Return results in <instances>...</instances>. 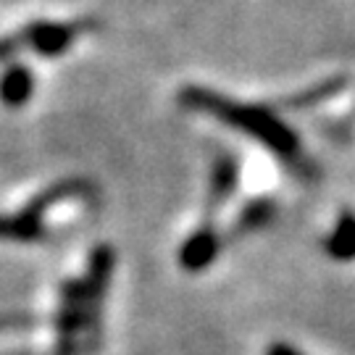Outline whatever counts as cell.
I'll use <instances>...</instances> for the list:
<instances>
[{
	"label": "cell",
	"mask_w": 355,
	"mask_h": 355,
	"mask_svg": "<svg viewBox=\"0 0 355 355\" xmlns=\"http://www.w3.org/2000/svg\"><path fill=\"white\" fill-rule=\"evenodd\" d=\"M24 40L42 55H61L74 40V29L64 24H35L26 29Z\"/></svg>",
	"instance_id": "obj_4"
},
{
	"label": "cell",
	"mask_w": 355,
	"mask_h": 355,
	"mask_svg": "<svg viewBox=\"0 0 355 355\" xmlns=\"http://www.w3.org/2000/svg\"><path fill=\"white\" fill-rule=\"evenodd\" d=\"M271 216H274V205L268 203V200H258V203H253L242 214V221L237 224V232H250V229L263 227L266 221H271Z\"/></svg>",
	"instance_id": "obj_9"
},
{
	"label": "cell",
	"mask_w": 355,
	"mask_h": 355,
	"mask_svg": "<svg viewBox=\"0 0 355 355\" xmlns=\"http://www.w3.org/2000/svg\"><path fill=\"white\" fill-rule=\"evenodd\" d=\"M266 355H300L292 345H287V343H274L271 347L266 350Z\"/></svg>",
	"instance_id": "obj_11"
},
{
	"label": "cell",
	"mask_w": 355,
	"mask_h": 355,
	"mask_svg": "<svg viewBox=\"0 0 355 355\" xmlns=\"http://www.w3.org/2000/svg\"><path fill=\"white\" fill-rule=\"evenodd\" d=\"M29 324H35V318L32 316H21V313H16V316H0V331H8V329H24Z\"/></svg>",
	"instance_id": "obj_10"
},
{
	"label": "cell",
	"mask_w": 355,
	"mask_h": 355,
	"mask_svg": "<svg viewBox=\"0 0 355 355\" xmlns=\"http://www.w3.org/2000/svg\"><path fill=\"white\" fill-rule=\"evenodd\" d=\"M327 253L337 261H353L355 258V214H343L337 229L327 240Z\"/></svg>",
	"instance_id": "obj_7"
},
{
	"label": "cell",
	"mask_w": 355,
	"mask_h": 355,
	"mask_svg": "<svg viewBox=\"0 0 355 355\" xmlns=\"http://www.w3.org/2000/svg\"><path fill=\"white\" fill-rule=\"evenodd\" d=\"M234 179H237V168H234V164H232L229 158H224V161L218 164V168H216V177H214V190H211L214 203H221L229 192H232Z\"/></svg>",
	"instance_id": "obj_8"
},
{
	"label": "cell",
	"mask_w": 355,
	"mask_h": 355,
	"mask_svg": "<svg viewBox=\"0 0 355 355\" xmlns=\"http://www.w3.org/2000/svg\"><path fill=\"white\" fill-rule=\"evenodd\" d=\"M32 87H35V82H32V74L24 66H11L0 79V101L11 105V108H19L29 101Z\"/></svg>",
	"instance_id": "obj_5"
},
{
	"label": "cell",
	"mask_w": 355,
	"mask_h": 355,
	"mask_svg": "<svg viewBox=\"0 0 355 355\" xmlns=\"http://www.w3.org/2000/svg\"><path fill=\"white\" fill-rule=\"evenodd\" d=\"M111 271H114V250L108 245H101L89 258V274L85 279V287H87L92 300L101 297V292L105 290V284L111 279Z\"/></svg>",
	"instance_id": "obj_6"
},
{
	"label": "cell",
	"mask_w": 355,
	"mask_h": 355,
	"mask_svg": "<svg viewBox=\"0 0 355 355\" xmlns=\"http://www.w3.org/2000/svg\"><path fill=\"white\" fill-rule=\"evenodd\" d=\"M218 248H221V242H218L214 232L211 229H200V232H195L190 240L182 245L179 261H182V266L187 268V271H203V268H208L216 261Z\"/></svg>",
	"instance_id": "obj_3"
},
{
	"label": "cell",
	"mask_w": 355,
	"mask_h": 355,
	"mask_svg": "<svg viewBox=\"0 0 355 355\" xmlns=\"http://www.w3.org/2000/svg\"><path fill=\"white\" fill-rule=\"evenodd\" d=\"M64 190H53L48 195L37 198L35 203L24 208L21 214L16 216H0V240H37L42 237V211L48 208V203H53Z\"/></svg>",
	"instance_id": "obj_2"
},
{
	"label": "cell",
	"mask_w": 355,
	"mask_h": 355,
	"mask_svg": "<svg viewBox=\"0 0 355 355\" xmlns=\"http://www.w3.org/2000/svg\"><path fill=\"white\" fill-rule=\"evenodd\" d=\"M182 101H184V105L208 111V114H214L216 119L227 121L229 127L250 135L253 140L263 142L266 148L284 155L287 161H295V158L300 155V142L295 137V132H292L284 121H279L274 114H268L266 108L227 101V98L214 95V92H205V89H187V92L182 95Z\"/></svg>",
	"instance_id": "obj_1"
}]
</instances>
